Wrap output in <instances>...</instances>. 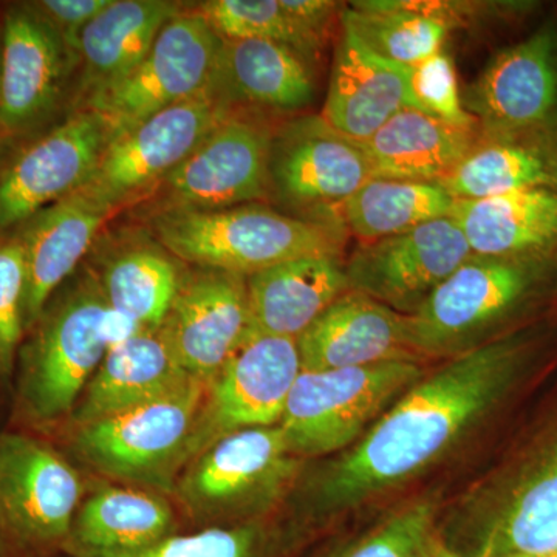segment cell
<instances>
[{"mask_svg":"<svg viewBox=\"0 0 557 557\" xmlns=\"http://www.w3.org/2000/svg\"><path fill=\"white\" fill-rule=\"evenodd\" d=\"M525 336L507 335L458 354L418 380L322 480V502L338 507L405 482L437 460L485 417L518 379Z\"/></svg>","mask_w":557,"mask_h":557,"instance_id":"1","label":"cell"},{"mask_svg":"<svg viewBox=\"0 0 557 557\" xmlns=\"http://www.w3.org/2000/svg\"><path fill=\"white\" fill-rule=\"evenodd\" d=\"M108 300L95 274L51 298L17 358L16 412L30 426L65 424L109 350Z\"/></svg>","mask_w":557,"mask_h":557,"instance_id":"2","label":"cell"},{"mask_svg":"<svg viewBox=\"0 0 557 557\" xmlns=\"http://www.w3.org/2000/svg\"><path fill=\"white\" fill-rule=\"evenodd\" d=\"M557 273L553 258L469 256L408 317L413 355L463 354L536 306Z\"/></svg>","mask_w":557,"mask_h":557,"instance_id":"3","label":"cell"},{"mask_svg":"<svg viewBox=\"0 0 557 557\" xmlns=\"http://www.w3.org/2000/svg\"><path fill=\"white\" fill-rule=\"evenodd\" d=\"M208 383L189 381L159 399L65 431L79 465L120 485L174 496L193 461L194 438Z\"/></svg>","mask_w":557,"mask_h":557,"instance_id":"4","label":"cell"},{"mask_svg":"<svg viewBox=\"0 0 557 557\" xmlns=\"http://www.w3.org/2000/svg\"><path fill=\"white\" fill-rule=\"evenodd\" d=\"M161 247L197 269L251 276L288 260L339 256V228L289 218L259 203L218 211H160L152 223Z\"/></svg>","mask_w":557,"mask_h":557,"instance_id":"5","label":"cell"},{"mask_svg":"<svg viewBox=\"0 0 557 557\" xmlns=\"http://www.w3.org/2000/svg\"><path fill=\"white\" fill-rule=\"evenodd\" d=\"M421 379L420 364L406 359L366 368L302 370L278 423L289 454L314 457L347 448Z\"/></svg>","mask_w":557,"mask_h":557,"instance_id":"6","label":"cell"},{"mask_svg":"<svg viewBox=\"0 0 557 557\" xmlns=\"http://www.w3.org/2000/svg\"><path fill=\"white\" fill-rule=\"evenodd\" d=\"M295 469L277 426L242 429L212 443L180 475L174 497L194 525L228 527L271 500Z\"/></svg>","mask_w":557,"mask_h":557,"instance_id":"7","label":"cell"},{"mask_svg":"<svg viewBox=\"0 0 557 557\" xmlns=\"http://www.w3.org/2000/svg\"><path fill=\"white\" fill-rule=\"evenodd\" d=\"M86 496L67 457L24 432L0 434V541L24 553L62 549Z\"/></svg>","mask_w":557,"mask_h":557,"instance_id":"8","label":"cell"},{"mask_svg":"<svg viewBox=\"0 0 557 557\" xmlns=\"http://www.w3.org/2000/svg\"><path fill=\"white\" fill-rule=\"evenodd\" d=\"M222 38L196 11L168 22L148 57L131 75L86 100L108 124L109 141L178 102L209 94ZM212 94V91H211Z\"/></svg>","mask_w":557,"mask_h":557,"instance_id":"9","label":"cell"},{"mask_svg":"<svg viewBox=\"0 0 557 557\" xmlns=\"http://www.w3.org/2000/svg\"><path fill=\"white\" fill-rule=\"evenodd\" d=\"M230 115V106L211 91L161 110L109 141L79 193L115 211L138 193L156 188Z\"/></svg>","mask_w":557,"mask_h":557,"instance_id":"10","label":"cell"},{"mask_svg":"<svg viewBox=\"0 0 557 557\" xmlns=\"http://www.w3.org/2000/svg\"><path fill=\"white\" fill-rule=\"evenodd\" d=\"M300 372L298 339L248 329L218 375L208 381L193 460L231 432L277 426Z\"/></svg>","mask_w":557,"mask_h":557,"instance_id":"11","label":"cell"},{"mask_svg":"<svg viewBox=\"0 0 557 557\" xmlns=\"http://www.w3.org/2000/svg\"><path fill=\"white\" fill-rule=\"evenodd\" d=\"M461 102L482 138L556 134L557 25L494 54Z\"/></svg>","mask_w":557,"mask_h":557,"instance_id":"12","label":"cell"},{"mask_svg":"<svg viewBox=\"0 0 557 557\" xmlns=\"http://www.w3.org/2000/svg\"><path fill=\"white\" fill-rule=\"evenodd\" d=\"M109 145L106 121L81 109L0 166V239L83 188Z\"/></svg>","mask_w":557,"mask_h":557,"instance_id":"13","label":"cell"},{"mask_svg":"<svg viewBox=\"0 0 557 557\" xmlns=\"http://www.w3.org/2000/svg\"><path fill=\"white\" fill-rule=\"evenodd\" d=\"M271 138L255 121L230 115L156 186L161 211H218L265 199Z\"/></svg>","mask_w":557,"mask_h":557,"instance_id":"14","label":"cell"},{"mask_svg":"<svg viewBox=\"0 0 557 557\" xmlns=\"http://www.w3.org/2000/svg\"><path fill=\"white\" fill-rule=\"evenodd\" d=\"M469 256L471 248L449 215L366 242L344 269L350 289L409 317Z\"/></svg>","mask_w":557,"mask_h":557,"instance_id":"15","label":"cell"},{"mask_svg":"<svg viewBox=\"0 0 557 557\" xmlns=\"http://www.w3.org/2000/svg\"><path fill=\"white\" fill-rule=\"evenodd\" d=\"M76 58L60 33L28 2L11 7L2 25L0 134L14 139L57 108Z\"/></svg>","mask_w":557,"mask_h":557,"instance_id":"16","label":"cell"},{"mask_svg":"<svg viewBox=\"0 0 557 557\" xmlns=\"http://www.w3.org/2000/svg\"><path fill=\"white\" fill-rule=\"evenodd\" d=\"M159 329L180 366L208 383L247 335V277L209 269L185 274Z\"/></svg>","mask_w":557,"mask_h":557,"instance_id":"17","label":"cell"},{"mask_svg":"<svg viewBox=\"0 0 557 557\" xmlns=\"http://www.w3.org/2000/svg\"><path fill=\"white\" fill-rule=\"evenodd\" d=\"M372 178L362 146L322 116L293 121L271 138V189L292 207H339Z\"/></svg>","mask_w":557,"mask_h":557,"instance_id":"18","label":"cell"},{"mask_svg":"<svg viewBox=\"0 0 557 557\" xmlns=\"http://www.w3.org/2000/svg\"><path fill=\"white\" fill-rule=\"evenodd\" d=\"M408 109L424 112L413 89V67L381 57L343 24L321 115L325 123L364 143Z\"/></svg>","mask_w":557,"mask_h":557,"instance_id":"19","label":"cell"},{"mask_svg":"<svg viewBox=\"0 0 557 557\" xmlns=\"http://www.w3.org/2000/svg\"><path fill=\"white\" fill-rule=\"evenodd\" d=\"M302 370L366 368L416 361L408 317L348 289L298 339Z\"/></svg>","mask_w":557,"mask_h":557,"instance_id":"20","label":"cell"},{"mask_svg":"<svg viewBox=\"0 0 557 557\" xmlns=\"http://www.w3.org/2000/svg\"><path fill=\"white\" fill-rule=\"evenodd\" d=\"M160 329L145 330L110 347L84 388L65 429L84 426L138 408L193 381Z\"/></svg>","mask_w":557,"mask_h":557,"instance_id":"21","label":"cell"},{"mask_svg":"<svg viewBox=\"0 0 557 557\" xmlns=\"http://www.w3.org/2000/svg\"><path fill=\"white\" fill-rule=\"evenodd\" d=\"M112 212L76 190L40 211L17 231L24 242L27 263V333L35 327L58 287L86 258Z\"/></svg>","mask_w":557,"mask_h":557,"instance_id":"22","label":"cell"},{"mask_svg":"<svg viewBox=\"0 0 557 557\" xmlns=\"http://www.w3.org/2000/svg\"><path fill=\"white\" fill-rule=\"evenodd\" d=\"M177 534V518L163 494L102 485L81 502L64 553L70 557L141 552Z\"/></svg>","mask_w":557,"mask_h":557,"instance_id":"23","label":"cell"},{"mask_svg":"<svg viewBox=\"0 0 557 557\" xmlns=\"http://www.w3.org/2000/svg\"><path fill=\"white\" fill-rule=\"evenodd\" d=\"M350 289L336 256H309L247 277L249 329L299 339L325 310Z\"/></svg>","mask_w":557,"mask_h":557,"instance_id":"24","label":"cell"},{"mask_svg":"<svg viewBox=\"0 0 557 557\" xmlns=\"http://www.w3.org/2000/svg\"><path fill=\"white\" fill-rule=\"evenodd\" d=\"M450 218L472 255L493 258L557 256V189L516 190L479 200H456Z\"/></svg>","mask_w":557,"mask_h":557,"instance_id":"25","label":"cell"},{"mask_svg":"<svg viewBox=\"0 0 557 557\" xmlns=\"http://www.w3.org/2000/svg\"><path fill=\"white\" fill-rule=\"evenodd\" d=\"M212 94L225 104L244 102L296 112L314 98L309 62L288 47L259 39H222Z\"/></svg>","mask_w":557,"mask_h":557,"instance_id":"26","label":"cell"},{"mask_svg":"<svg viewBox=\"0 0 557 557\" xmlns=\"http://www.w3.org/2000/svg\"><path fill=\"white\" fill-rule=\"evenodd\" d=\"M479 141L475 129L454 126L421 110L408 109L359 145L375 178L440 183Z\"/></svg>","mask_w":557,"mask_h":557,"instance_id":"27","label":"cell"},{"mask_svg":"<svg viewBox=\"0 0 557 557\" xmlns=\"http://www.w3.org/2000/svg\"><path fill=\"white\" fill-rule=\"evenodd\" d=\"M183 13L168 0H113L81 35V90L91 95L126 78L148 57L168 22Z\"/></svg>","mask_w":557,"mask_h":557,"instance_id":"28","label":"cell"},{"mask_svg":"<svg viewBox=\"0 0 557 557\" xmlns=\"http://www.w3.org/2000/svg\"><path fill=\"white\" fill-rule=\"evenodd\" d=\"M556 134L482 138L438 183L454 200H479L516 190L557 189Z\"/></svg>","mask_w":557,"mask_h":557,"instance_id":"29","label":"cell"},{"mask_svg":"<svg viewBox=\"0 0 557 557\" xmlns=\"http://www.w3.org/2000/svg\"><path fill=\"white\" fill-rule=\"evenodd\" d=\"M341 20L370 49L408 67L442 51L453 27L440 16L437 2L426 0L354 2Z\"/></svg>","mask_w":557,"mask_h":557,"instance_id":"30","label":"cell"},{"mask_svg":"<svg viewBox=\"0 0 557 557\" xmlns=\"http://www.w3.org/2000/svg\"><path fill=\"white\" fill-rule=\"evenodd\" d=\"M557 549V445L527 472L487 527L478 557Z\"/></svg>","mask_w":557,"mask_h":557,"instance_id":"31","label":"cell"},{"mask_svg":"<svg viewBox=\"0 0 557 557\" xmlns=\"http://www.w3.org/2000/svg\"><path fill=\"white\" fill-rule=\"evenodd\" d=\"M454 203L438 183L372 178L339 205L338 220L366 244L449 218Z\"/></svg>","mask_w":557,"mask_h":557,"instance_id":"32","label":"cell"},{"mask_svg":"<svg viewBox=\"0 0 557 557\" xmlns=\"http://www.w3.org/2000/svg\"><path fill=\"white\" fill-rule=\"evenodd\" d=\"M185 273L171 252L156 245H135L106 262L98 274L110 309L143 329H159L177 298Z\"/></svg>","mask_w":557,"mask_h":557,"instance_id":"33","label":"cell"},{"mask_svg":"<svg viewBox=\"0 0 557 557\" xmlns=\"http://www.w3.org/2000/svg\"><path fill=\"white\" fill-rule=\"evenodd\" d=\"M222 39H259L295 50L307 62L322 46L321 33L307 27L285 0H207L193 9Z\"/></svg>","mask_w":557,"mask_h":557,"instance_id":"34","label":"cell"},{"mask_svg":"<svg viewBox=\"0 0 557 557\" xmlns=\"http://www.w3.org/2000/svg\"><path fill=\"white\" fill-rule=\"evenodd\" d=\"M267 541L265 530L252 520L237 525L172 534L141 552L89 557H263Z\"/></svg>","mask_w":557,"mask_h":557,"instance_id":"35","label":"cell"},{"mask_svg":"<svg viewBox=\"0 0 557 557\" xmlns=\"http://www.w3.org/2000/svg\"><path fill=\"white\" fill-rule=\"evenodd\" d=\"M27 263L20 234L0 239V381L11 379L25 333Z\"/></svg>","mask_w":557,"mask_h":557,"instance_id":"36","label":"cell"},{"mask_svg":"<svg viewBox=\"0 0 557 557\" xmlns=\"http://www.w3.org/2000/svg\"><path fill=\"white\" fill-rule=\"evenodd\" d=\"M438 541L431 504L399 509L338 557H428Z\"/></svg>","mask_w":557,"mask_h":557,"instance_id":"37","label":"cell"},{"mask_svg":"<svg viewBox=\"0 0 557 557\" xmlns=\"http://www.w3.org/2000/svg\"><path fill=\"white\" fill-rule=\"evenodd\" d=\"M413 89L428 115L458 127H478V121L469 115L461 102L456 69L449 54L438 51L431 60L413 67Z\"/></svg>","mask_w":557,"mask_h":557,"instance_id":"38","label":"cell"},{"mask_svg":"<svg viewBox=\"0 0 557 557\" xmlns=\"http://www.w3.org/2000/svg\"><path fill=\"white\" fill-rule=\"evenodd\" d=\"M112 2L113 0H38L28 2V5L60 33L70 53L78 60L81 35Z\"/></svg>","mask_w":557,"mask_h":557,"instance_id":"39","label":"cell"},{"mask_svg":"<svg viewBox=\"0 0 557 557\" xmlns=\"http://www.w3.org/2000/svg\"><path fill=\"white\" fill-rule=\"evenodd\" d=\"M285 5L307 27L321 35H324L330 17L336 10V3L327 0H285Z\"/></svg>","mask_w":557,"mask_h":557,"instance_id":"40","label":"cell"},{"mask_svg":"<svg viewBox=\"0 0 557 557\" xmlns=\"http://www.w3.org/2000/svg\"><path fill=\"white\" fill-rule=\"evenodd\" d=\"M428 557H465L458 555L456 549L448 547L445 542L438 541L435 542L434 547H432L431 553H429Z\"/></svg>","mask_w":557,"mask_h":557,"instance_id":"41","label":"cell"},{"mask_svg":"<svg viewBox=\"0 0 557 557\" xmlns=\"http://www.w3.org/2000/svg\"><path fill=\"white\" fill-rule=\"evenodd\" d=\"M10 141H13V139L3 137V135L0 134V166H2V164L5 163V161L10 159V156H11V153L9 152Z\"/></svg>","mask_w":557,"mask_h":557,"instance_id":"42","label":"cell"},{"mask_svg":"<svg viewBox=\"0 0 557 557\" xmlns=\"http://www.w3.org/2000/svg\"><path fill=\"white\" fill-rule=\"evenodd\" d=\"M497 557H557V549H555V552H547V553H533V555H509V556H497Z\"/></svg>","mask_w":557,"mask_h":557,"instance_id":"43","label":"cell"},{"mask_svg":"<svg viewBox=\"0 0 557 557\" xmlns=\"http://www.w3.org/2000/svg\"><path fill=\"white\" fill-rule=\"evenodd\" d=\"M0 557H11V548L2 541H0Z\"/></svg>","mask_w":557,"mask_h":557,"instance_id":"44","label":"cell"},{"mask_svg":"<svg viewBox=\"0 0 557 557\" xmlns=\"http://www.w3.org/2000/svg\"><path fill=\"white\" fill-rule=\"evenodd\" d=\"M0 67H2V27H0Z\"/></svg>","mask_w":557,"mask_h":557,"instance_id":"45","label":"cell"},{"mask_svg":"<svg viewBox=\"0 0 557 557\" xmlns=\"http://www.w3.org/2000/svg\"><path fill=\"white\" fill-rule=\"evenodd\" d=\"M556 156H557V135H556Z\"/></svg>","mask_w":557,"mask_h":557,"instance_id":"46","label":"cell"}]
</instances>
